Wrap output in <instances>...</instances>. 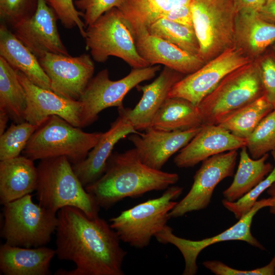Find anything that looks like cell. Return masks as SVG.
I'll return each instance as SVG.
<instances>
[{
  "mask_svg": "<svg viewBox=\"0 0 275 275\" xmlns=\"http://www.w3.org/2000/svg\"><path fill=\"white\" fill-rule=\"evenodd\" d=\"M56 255L76 266L71 270L60 269L58 275H124L127 252L118 235L99 216L90 218L80 209L66 206L57 212Z\"/></svg>",
  "mask_w": 275,
  "mask_h": 275,
  "instance_id": "obj_1",
  "label": "cell"
},
{
  "mask_svg": "<svg viewBox=\"0 0 275 275\" xmlns=\"http://www.w3.org/2000/svg\"><path fill=\"white\" fill-rule=\"evenodd\" d=\"M179 179L177 173L154 169L144 163L134 148L112 153L104 174L85 189L100 207L107 209L124 198L165 190Z\"/></svg>",
  "mask_w": 275,
  "mask_h": 275,
  "instance_id": "obj_2",
  "label": "cell"
},
{
  "mask_svg": "<svg viewBox=\"0 0 275 275\" xmlns=\"http://www.w3.org/2000/svg\"><path fill=\"white\" fill-rule=\"evenodd\" d=\"M36 188L39 204L57 213L66 206L77 207L90 218L98 215L100 207L87 191L64 156L40 160Z\"/></svg>",
  "mask_w": 275,
  "mask_h": 275,
  "instance_id": "obj_3",
  "label": "cell"
},
{
  "mask_svg": "<svg viewBox=\"0 0 275 275\" xmlns=\"http://www.w3.org/2000/svg\"><path fill=\"white\" fill-rule=\"evenodd\" d=\"M102 133L86 132L52 115L34 132L22 153L34 161L64 156L75 164L86 158Z\"/></svg>",
  "mask_w": 275,
  "mask_h": 275,
  "instance_id": "obj_4",
  "label": "cell"
},
{
  "mask_svg": "<svg viewBox=\"0 0 275 275\" xmlns=\"http://www.w3.org/2000/svg\"><path fill=\"white\" fill-rule=\"evenodd\" d=\"M264 95L258 62L252 61L228 74L199 104L203 126L218 125Z\"/></svg>",
  "mask_w": 275,
  "mask_h": 275,
  "instance_id": "obj_5",
  "label": "cell"
},
{
  "mask_svg": "<svg viewBox=\"0 0 275 275\" xmlns=\"http://www.w3.org/2000/svg\"><path fill=\"white\" fill-rule=\"evenodd\" d=\"M183 188L173 185L158 198L141 203L122 211L109 219L110 226L121 241L136 249L150 244L152 237L161 231L171 218L169 213L175 207Z\"/></svg>",
  "mask_w": 275,
  "mask_h": 275,
  "instance_id": "obj_6",
  "label": "cell"
},
{
  "mask_svg": "<svg viewBox=\"0 0 275 275\" xmlns=\"http://www.w3.org/2000/svg\"><path fill=\"white\" fill-rule=\"evenodd\" d=\"M85 39L86 49L97 62L103 63L114 56L133 68L149 66L137 51L130 23L117 8L107 11L88 26Z\"/></svg>",
  "mask_w": 275,
  "mask_h": 275,
  "instance_id": "obj_7",
  "label": "cell"
},
{
  "mask_svg": "<svg viewBox=\"0 0 275 275\" xmlns=\"http://www.w3.org/2000/svg\"><path fill=\"white\" fill-rule=\"evenodd\" d=\"M3 212L1 236L10 245L44 246L56 230L57 213L34 203L30 194L4 205Z\"/></svg>",
  "mask_w": 275,
  "mask_h": 275,
  "instance_id": "obj_8",
  "label": "cell"
},
{
  "mask_svg": "<svg viewBox=\"0 0 275 275\" xmlns=\"http://www.w3.org/2000/svg\"><path fill=\"white\" fill-rule=\"evenodd\" d=\"M200 57L206 63L234 45V0H191Z\"/></svg>",
  "mask_w": 275,
  "mask_h": 275,
  "instance_id": "obj_9",
  "label": "cell"
},
{
  "mask_svg": "<svg viewBox=\"0 0 275 275\" xmlns=\"http://www.w3.org/2000/svg\"><path fill=\"white\" fill-rule=\"evenodd\" d=\"M160 69L159 65L133 68L127 75L117 80L109 78L107 69L99 71L91 79L79 100L81 105L80 128L93 123L106 108L123 107L126 95L141 82L153 78Z\"/></svg>",
  "mask_w": 275,
  "mask_h": 275,
  "instance_id": "obj_10",
  "label": "cell"
},
{
  "mask_svg": "<svg viewBox=\"0 0 275 275\" xmlns=\"http://www.w3.org/2000/svg\"><path fill=\"white\" fill-rule=\"evenodd\" d=\"M272 200L270 197L257 201L251 210L237 222L225 231L210 237L199 240H192L178 237L173 233V229L167 225L155 235L157 241L162 244L171 243L181 252L185 262L183 275H195L198 267L197 259L201 252L215 243L230 240L245 241L249 244L265 250V247L252 235L251 231L253 219L261 209L269 207Z\"/></svg>",
  "mask_w": 275,
  "mask_h": 275,
  "instance_id": "obj_11",
  "label": "cell"
},
{
  "mask_svg": "<svg viewBox=\"0 0 275 275\" xmlns=\"http://www.w3.org/2000/svg\"><path fill=\"white\" fill-rule=\"evenodd\" d=\"M252 61L241 48L234 45L178 81L168 97L183 98L198 106L228 74Z\"/></svg>",
  "mask_w": 275,
  "mask_h": 275,
  "instance_id": "obj_12",
  "label": "cell"
},
{
  "mask_svg": "<svg viewBox=\"0 0 275 275\" xmlns=\"http://www.w3.org/2000/svg\"><path fill=\"white\" fill-rule=\"evenodd\" d=\"M237 155V150H234L214 155L203 161L194 176L189 191L170 212V217H181L187 213L206 208L217 185L233 175Z\"/></svg>",
  "mask_w": 275,
  "mask_h": 275,
  "instance_id": "obj_13",
  "label": "cell"
},
{
  "mask_svg": "<svg viewBox=\"0 0 275 275\" xmlns=\"http://www.w3.org/2000/svg\"><path fill=\"white\" fill-rule=\"evenodd\" d=\"M38 60L50 79L51 91L70 100H79L94 74L91 55L71 57L46 52Z\"/></svg>",
  "mask_w": 275,
  "mask_h": 275,
  "instance_id": "obj_14",
  "label": "cell"
},
{
  "mask_svg": "<svg viewBox=\"0 0 275 275\" xmlns=\"http://www.w3.org/2000/svg\"><path fill=\"white\" fill-rule=\"evenodd\" d=\"M128 20L133 32L137 51L149 66L162 64L178 72L188 75L205 63L200 56L188 53L150 34L146 25Z\"/></svg>",
  "mask_w": 275,
  "mask_h": 275,
  "instance_id": "obj_15",
  "label": "cell"
},
{
  "mask_svg": "<svg viewBox=\"0 0 275 275\" xmlns=\"http://www.w3.org/2000/svg\"><path fill=\"white\" fill-rule=\"evenodd\" d=\"M58 19L45 0H38L35 13L13 26L14 34L38 59L46 52L70 55L58 32Z\"/></svg>",
  "mask_w": 275,
  "mask_h": 275,
  "instance_id": "obj_16",
  "label": "cell"
},
{
  "mask_svg": "<svg viewBox=\"0 0 275 275\" xmlns=\"http://www.w3.org/2000/svg\"><path fill=\"white\" fill-rule=\"evenodd\" d=\"M17 73L26 95L25 121L40 126L49 116L56 115L80 128L81 105L79 100L65 98L35 85L22 72L17 71Z\"/></svg>",
  "mask_w": 275,
  "mask_h": 275,
  "instance_id": "obj_17",
  "label": "cell"
},
{
  "mask_svg": "<svg viewBox=\"0 0 275 275\" xmlns=\"http://www.w3.org/2000/svg\"><path fill=\"white\" fill-rule=\"evenodd\" d=\"M202 127L172 131L150 127L144 133H132L128 140L134 146L144 163L153 169L161 170L168 159L184 147Z\"/></svg>",
  "mask_w": 275,
  "mask_h": 275,
  "instance_id": "obj_18",
  "label": "cell"
},
{
  "mask_svg": "<svg viewBox=\"0 0 275 275\" xmlns=\"http://www.w3.org/2000/svg\"><path fill=\"white\" fill-rule=\"evenodd\" d=\"M246 139L238 138L218 125H206L175 157L174 162L180 168L193 167L219 153L246 146Z\"/></svg>",
  "mask_w": 275,
  "mask_h": 275,
  "instance_id": "obj_19",
  "label": "cell"
},
{
  "mask_svg": "<svg viewBox=\"0 0 275 275\" xmlns=\"http://www.w3.org/2000/svg\"><path fill=\"white\" fill-rule=\"evenodd\" d=\"M182 74L164 66L153 82L136 87L143 92L141 99L132 109L124 107L118 108L119 115L127 119L137 131L146 130L151 127L157 112L168 97L172 87L184 77Z\"/></svg>",
  "mask_w": 275,
  "mask_h": 275,
  "instance_id": "obj_20",
  "label": "cell"
},
{
  "mask_svg": "<svg viewBox=\"0 0 275 275\" xmlns=\"http://www.w3.org/2000/svg\"><path fill=\"white\" fill-rule=\"evenodd\" d=\"M136 133L139 132L128 119L119 115L111 124L110 128L102 133L86 158L72 164L74 173L85 188L104 174L115 145L128 134Z\"/></svg>",
  "mask_w": 275,
  "mask_h": 275,
  "instance_id": "obj_21",
  "label": "cell"
},
{
  "mask_svg": "<svg viewBox=\"0 0 275 275\" xmlns=\"http://www.w3.org/2000/svg\"><path fill=\"white\" fill-rule=\"evenodd\" d=\"M56 250L23 248L7 243L0 247V270L5 275H49Z\"/></svg>",
  "mask_w": 275,
  "mask_h": 275,
  "instance_id": "obj_22",
  "label": "cell"
},
{
  "mask_svg": "<svg viewBox=\"0 0 275 275\" xmlns=\"http://www.w3.org/2000/svg\"><path fill=\"white\" fill-rule=\"evenodd\" d=\"M38 178L34 160L18 156L0 162V202L5 205L35 190Z\"/></svg>",
  "mask_w": 275,
  "mask_h": 275,
  "instance_id": "obj_23",
  "label": "cell"
},
{
  "mask_svg": "<svg viewBox=\"0 0 275 275\" xmlns=\"http://www.w3.org/2000/svg\"><path fill=\"white\" fill-rule=\"evenodd\" d=\"M274 42L275 24L263 19L258 12H237L234 45L241 48L252 59L259 56Z\"/></svg>",
  "mask_w": 275,
  "mask_h": 275,
  "instance_id": "obj_24",
  "label": "cell"
},
{
  "mask_svg": "<svg viewBox=\"0 0 275 275\" xmlns=\"http://www.w3.org/2000/svg\"><path fill=\"white\" fill-rule=\"evenodd\" d=\"M0 57L35 85L51 90L50 79L38 59L4 23L0 25Z\"/></svg>",
  "mask_w": 275,
  "mask_h": 275,
  "instance_id": "obj_25",
  "label": "cell"
},
{
  "mask_svg": "<svg viewBox=\"0 0 275 275\" xmlns=\"http://www.w3.org/2000/svg\"><path fill=\"white\" fill-rule=\"evenodd\" d=\"M267 153L258 159L251 158L246 146L241 148L237 170L231 185L223 191L224 199L230 202L239 200L252 189L272 170L266 160Z\"/></svg>",
  "mask_w": 275,
  "mask_h": 275,
  "instance_id": "obj_26",
  "label": "cell"
},
{
  "mask_svg": "<svg viewBox=\"0 0 275 275\" xmlns=\"http://www.w3.org/2000/svg\"><path fill=\"white\" fill-rule=\"evenodd\" d=\"M203 126V119L198 106L183 98L168 97L157 112L151 127L172 131Z\"/></svg>",
  "mask_w": 275,
  "mask_h": 275,
  "instance_id": "obj_27",
  "label": "cell"
},
{
  "mask_svg": "<svg viewBox=\"0 0 275 275\" xmlns=\"http://www.w3.org/2000/svg\"><path fill=\"white\" fill-rule=\"evenodd\" d=\"M27 99L24 89L14 70L0 57V111L6 113L13 123L25 121Z\"/></svg>",
  "mask_w": 275,
  "mask_h": 275,
  "instance_id": "obj_28",
  "label": "cell"
},
{
  "mask_svg": "<svg viewBox=\"0 0 275 275\" xmlns=\"http://www.w3.org/2000/svg\"><path fill=\"white\" fill-rule=\"evenodd\" d=\"M274 109L264 95L238 109L218 125L235 136L246 139Z\"/></svg>",
  "mask_w": 275,
  "mask_h": 275,
  "instance_id": "obj_29",
  "label": "cell"
},
{
  "mask_svg": "<svg viewBox=\"0 0 275 275\" xmlns=\"http://www.w3.org/2000/svg\"><path fill=\"white\" fill-rule=\"evenodd\" d=\"M191 0H125L119 9L130 21L149 25L177 7Z\"/></svg>",
  "mask_w": 275,
  "mask_h": 275,
  "instance_id": "obj_30",
  "label": "cell"
},
{
  "mask_svg": "<svg viewBox=\"0 0 275 275\" xmlns=\"http://www.w3.org/2000/svg\"><path fill=\"white\" fill-rule=\"evenodd\" d=\"M147 28L150 34L161 38L188 53L199 56V44L194 28L164 18L157 20Z\"/></svg>",
  "mask_w": 275,
  "mask_h": 275,
  "instance_id": "obj_31",
  "label": "cell"
},
{
  "mask_svg": "<svg viewBox=\"0 0 275 275\" xmlns=\"http://www.w3.org/2000/svg\"><path fill=\"white\" fill-rule=\"evenodd\" d=\"M39 126L27 121L19 124L12 123L0 135V160L19 156Z\"/></svg>",
  "mask_w": 275,
  "mask_h": 275,
  "instance_id": "obj_32",
  "label": "cell"
},
{
  "mask_svg": "<svg viewBox=\"0 0 275 275\" xmlns=\"http://www.w3.org/2000/svg\"><path fill=\"white\" fill-rule=\"evenodd\" d=\"M252 158L258 159L275 149V108L259 123L246 139Z\"/></svg>",
  "mask_w": 275,
  "mask_h": 275,
  "instance_id": "obj_33",
  "label": "cell"
},
{
  "mask_svg": "<svg viewBox=\"0 0 275 275\" xmlns=\"http://www.w3.org/2000/svg\"><path fill=\"white\" fill-rule=\"evenodd\" d=\"M273 159L274 165L271 172L252 189L236 201L222 200L223 205L232 212L237 219L246 214L257 201L259 197L275 182V159Z\"/></svg>",
  "mask_w": 275,
  "mask_h": 275,
  "instance_id": "obj_34",
  "label": "cell"
},
{
  "mask_svg": "<svg viewBox=\"0 0 275 275\" xmlns=\"http://www.w3.org/2000/svg\"><path fill=\"white\" fill-rule=\"evenodd\" d=\"M38 0H0V17L12 26L31 18L36 12Z\"/></svg>",
  "mask_w": 275,
  "mask_h": 275,
  "instance_id": "obj_35",
  "label": "cell"
},
{
  "mask_svg": "<svg viewBox=\"0 0 275 275\" xmlns=\"http://www.w3.org/2000/svg\"><path fill=\"white\" fill-rule=\"evenodd\" d=\"M53 9L61 24L66 29L77 27L80 35L85 39L86 26L81 19L84 14L77 11L73 0H45Z\"/></svg>",
  "mask_w": 275,
  "mask_h": 275,
  "instance_id": "obj_36",
  "label": "cell"
},
{
  "mask_svg": "<svg viewBox=\"0 0 275 275\" xmlns=\"http://www.w3.org/2000/svg\"><path fill=\"white\" fill-rule=\"evenodd\" d=\"M125 0H76L74 5L84 14L86 28L107 11L119 8Z\"/></svg>",
  "mask_w": 275,
  "mask_h": 275,
  "instance_id": "obj_37",
  "label": "cell"
},
{
  "mask_svg": "<svg viewBox=\"0 0 275 275\" xmlns=\"http://www.w3.org/2000/svg\"><path fill=\"white\" fill-rule=\"evenodd\" d=\"M203 266L216 275H274L275 274V255L267 265L252 270H239L229 266L217 260L203 262Z\"/></svg>",
  "mask_w": 275,
  "mask_h": 275,
  "instance_id": "obj_38",
  "label": "cell"
},
{
  "mask_svg": "<svg viewBox=\"0 0 275 275\" xmlns=\"http://www.w3.org/2000/svg\"><path fill=\"white\" fill-rule=\"evenodd\" d=\"M258 64L264 95L275 108V59L267 56Z\"/></svg>",
  "mask_w": 275,
  "mask_h": 275,
  "instance_id": "obj_39",
  "label": "cell"
},
{
  "mask_svg": "<svg viewBox=\"0 0 275 275\" xmlns=\"http://www.w3.org/2000/svg\"><path fill=\"white\" fill-rule=\"evenodd\" d=\"M190 3L172 9L166 13L162 18L194 28Z\"/></svg>",
  "mask_w": 275,
  "mask_h": 275,
  "instance_id": "obj_40",
  "label": "cell"
},
{
  "mask_svg": "<svg viewBox=\"0 0 275 275\" xmlns=\"http://www.w3.org/2000/svg\"><path fill=\"white\" fill-rule=\"evenodd\" d=\"M268 0H234L237 12L240 11L258 12Z\"/></svg>",
  "mask_w": 275,
  "mask_h": 275,
  "instance_id": "obj_41",
  "label": "cell"
},
{
  "mask_svg": "<svg viewBox=\"0 0 275 275\" xmlns=\"http://www.w3.org/2000/svg\"><path fill=\"white\" fill-rule=\"evenodd\" d=\"M258 13L263 19L275 24V0L267 1Z\"/></svg>",
  "mask_w": 275,
  "mask_h": 275,
  "instance_id": "obj_42",
  "label": "cell"
},
{
  "mask_svg": "<svg viewBox=\"0 0 275 275\" xmlns=\"http://www.w3.org/2000/svg\"><path fill=\"white\" fill-rule=\"evenodd\" d=\"M267 194L272 200V204L269 208V212L275 217V182H274L267 189Z\"/></svg>",
  "mask_w": 275,
  "mask_h": 275,
  "instance_id": "obj_43",
  "label": "cell"
},
{
  "mask_svg": "<svg viewBox=\"0 0 275 275\" xmlns=\"http://www.w3.org/2000/svg\"><path fill=\"white\" fill-rule=\"evenodd\" d=\"M9 117L6 113L0 111V135L5 131Z\"/></svg>",
  "mask_w": 275,
  "mask_h": 275,
  "instance_id": "obj_44",
  "label": "cell"
},
{
  "mask_svg": "<svg viewBox=\"0 0 275 275\" xmlns=\"http://www.w3.org/2000/svg\"><path fill=\"white\" fill-rule=\"evenodd\" d=\"M271 152H272V155L273 158V159H275V149H274V150L272 151Z\"/></svg>",
  "mask_w": 275,
  "mask_h": 275,
  "instance_id": "obj_45",
  "label": "cell"
},
{
  "mask_svg": "<svg viewBox=\"0 0 275 275\" xmlns=\"http://www.w3.org/2000/svg\"><path fill=\"white\" fill-rule=\"evenodd\" d=\"M272 45H273V46H272L273 49L274 51L275 52V42Z\"/></svg>",
  "mask_w": 275,
  "mask_h": 275,
  "instance_id": "obj_46",
  "label": "cell"
},
{
  "mask_svg": "<svg viewBox=\"0 0 275 275\" xmlns=\"http://www.w3.org/2000/svg\"><path fill=\"white\" fill-rule=\"evenodd\" d=\"M269 1V0H268V1Z\"/></svg>",
  "mask_w": 275,
  "mask_h": 275,
  "instance_id": "obj_47",
  "label": "cell"
}]
</instances>
